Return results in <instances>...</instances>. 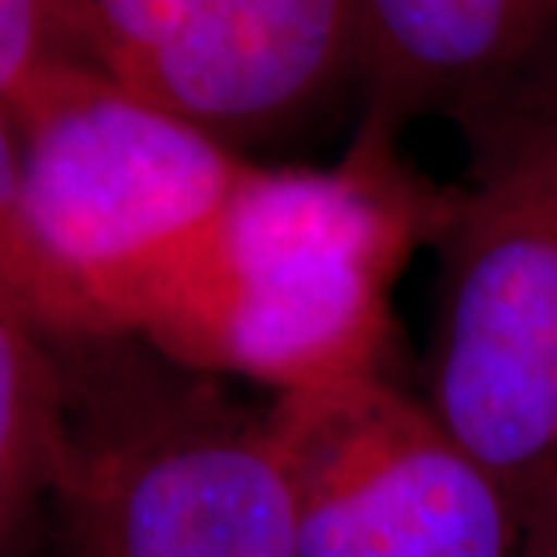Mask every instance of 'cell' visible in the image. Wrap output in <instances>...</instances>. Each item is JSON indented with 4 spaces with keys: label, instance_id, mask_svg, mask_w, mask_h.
Returning <instances> with one entry per match:
<instances>
[{
    "label": "cell",
    "instance_id": "obj_3",
    "mask_svg": "<svg viewBox=\"0 0 557 557\" xmlns=\"http://www.w3.org/2000/svg\"><path fill=\"white\" fill-rule=\"evenodd\" d=\"M449 187L432 410L507 490L557 454V76L468 129Z\"/></svg>",
    "mask_w": 557,
    "mask_h": 557
},
{
    "label": "cell",
    "instance_id": "obj_2",
    "mask_svg": "<svg viewBox=\"0 0 557 557\" xmlns=\"http://www.w3.org/2000/svg\"><path fill=\"white\" fill-rule=\"evenodd\" d=\"M11 115L47 335H140L256 165L79 62L58 65Z\"/></svg>",
    "mask_w": 557,
    "mask_h": 557
},
{
    "label": "cell",
    "instance_id": "obj_5",
    "mask_svg": "<svg viewBox=\"0 0 557 557\" xmlns=\"http://www.w3.org/2000/svg\"><path fill=\"white\" fill-rule=\"evenodd\" d=\"M299 557H515V493L382 374L277 396Z\"/></svg>",
    "mask_w": 557,
    "mask_h": 557
},
{
    "label": "cell",
    "instance_id": "obj_1",
    "mask_svg": "<svg viewBox=\"0 0 557 557\" xmlns=\"http://www.w3.org/2000/svg\"><path fill=\"white\" fill-rule=\"evenodd\" d=\"M446 195L360 129L331 170H256L140 338L181 371L277 396L382 374L393 288L443 227Z\"/></svg>",
    "mask_w": 557,
    "mask_h": 557
},
{
    "label": "cell",
    "instance_id": "obj_9",
    "mask_svg": "<svg viewBox=\"0 0 557 557\" xmlns=\"http://www.w3.org/2000/svg\"><path fill=\"white\" fill-rule=\"evenodd\" d=\"M0 313L47 335L44 288L22 227V145L15 115L0 101Z\"/></svg>",
    "mask_w": 557,
    "mask_h": 557
},
{
    "label": "cell",
    "instance_id": "obj_7",
    "mask_svg": "<svg viewBox=\"0 0 557 557\" xmlns=\"http://www.w3.org/2000/svg\"><path fill=\"white\" fill-rule=\"evenodd\" d=\"M557 76V0H360V129L424 115L465 129Z\"/></svg>",
    "mask_w": 557,
    "mask_h": 557
},
{
    "label": "cell",
    "instance_id": "obj_6",
    "mask_svg": "<svg viewBox=\"0 0 557 557\" xmlns=\"http://www.w3.org/2000/svg\"><path fill=\"white\" fill-rule=\"evenodd\" d=\"M73 62L223 145L317 109L360 69V0H58Z\"/></svg>",
    "mask_w": 557,
    "mask_h": 557
},
{
    "label": "cell",
    "instance_id": "obj_11",
    "mask_svg": "<svg viewBox=\"0 0 557 557\" xmlns=\"http://www.w3.org/2000/svg\"><path fill=\"white\" fill-rule=\"evenodd\" d=\"M515 557H557V454H550L515 493Z\"/></svg>",
    "mask_w": 557,
    "mask_h": 557
},
{
    "label": "cell",
    "instance_id": "obj_8",
    "mask_svg": "<svg viewBox=\"0 0 557 557\" xmlns=\"http://www.w3.org/2000/svg\"><path fill=\"white\" fill-rule=\"evenodd\" d=\"M44 335L0 313V557H37L69 460V393Z\"/></svg>",
    "mask_w": 557,
    "mask_h": 557
},
{
    "label": "cell",
    "instance_id": "obj_10",
    "mask_svg": "<svg viewBox=\"0 0 557 557\" xmlns=\"http://www.w3.org/2000/svg\"><path fill=\"white\" fill-rule=\"evenodd\" d=\"M65 62L58 0H0V101L11 112Z\"/></svg>",
    "mask_w": 557,
    "mask_h": 557
},
{
    "label": "cell",
    "instance_id": "obj_4",
    "mask_svg": "<svg viewBox=\"0 0 557 557\" xmlns=\"http://www.w3.org/2000/svg\"><path fill=\"white\" fill-rule=\"evenodd\" d=\"M51 557H299L267 413L140 377L73 429Z\"/></svg>",
    "mask_w": 557,
    "mask_h": 557
}]
</instances>
